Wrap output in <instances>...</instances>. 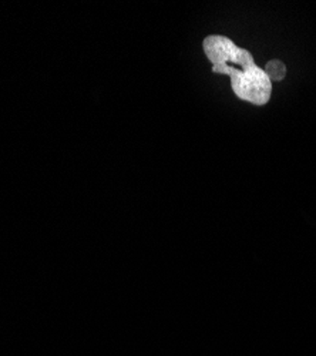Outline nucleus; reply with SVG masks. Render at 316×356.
<instances>
[{
  "instance_id": "nucleus-2",
  "label": "nucleus",
  "mask_w": 316,
  "mask_h": 356,
  "mask_svg": "<svg viewBox=\"0 0 316 356\" xmlns=\"http://www.w3.org/2000/svg\"><path fill=\"white\" fill-rule=\"evenodd\" d=\"M268 79L272 81H282L286 76V66L281 60H271L264 69Z\"/></svg>"
},
{
  "instance_id": "nucleus-1",
  "label": "nucleus",
  "mask_w": 316,
  "mask_h": 356,
  "mask_svg": "<svg viewBox=\"0 0 316 356\" xmlns=\"http://www.w3.org/2000/svg\"><path fill=\"white\" fill-rule=\"evenodd\" d=\"M203 49L213 63V72L231 79L235 96L255 106H265L272 95V83L264 69L258 67L249 50L238 47L231 39L211 35L204 39Z\"/></svg>"
}]
</instances>
